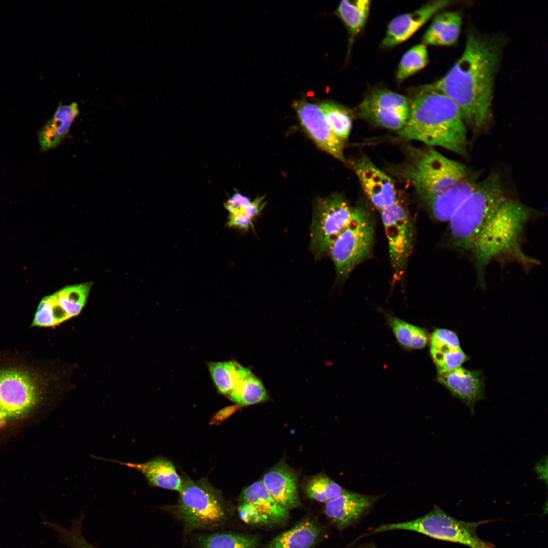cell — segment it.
I'll return each mask as SVG.
<instances>
[{"mask_svg": "<svg viewBox=\"0 0 548 548\" xmlns=\"http://www.w3.org/2000/svg\"><path fill=\"white\" fill-rule=\"evenodd\" d=\"M381 496L361 494L345 490L338 497L326 503L327 517L340 528L357 523Z\"/></svg>", "mask_w": 548, "mask_h": 548, "instance_id": "e0dca14e", "label": "cell"}, {"mask_svg": "<svg viewBox=\"0 0 548 548\" xmlns=\"http://www.w3.org/2000/svg\"><path fill=\"white\" fill-rule=\"evenodd\" d=\"M388 321L398 342L403 347L412 349L415 340L423 328L395 317H390Z\"/></svg>", "mask_w": 548, "mask_h": 548, "instance_id": "e575fe53", "label": "cell"}, {"mask_svg": "<svg viewBox=\"0 0 548 548\" xmlns=\"http://www.w3.org/2000/svg\"><path fill=\"white\" fill-rule=\"evenodd\" d=\"M198 541L202 548H256L258 543L255 536L234 533L204 535Z\"/></svg>", "mask_w": 548, "mask_h": 548, "instance_id": "f1b7e54d", "label": "cell"}, {"mask_svg": "<svg viewBox=\"0 0 548 548\" xmlns=\"http://www.w3.org/2000/svg\"><path fill=\"white\" fill-rule=\"evenodd\" d=\"M355 209L338 194L317 200L311 227V248L314 253L321 255L329 251L350 223Z\"/></svg>", "mask_w": 548, "mask_h": 548, "instance_id": "30bf717a", "label": "cell"}, {"mask_svg": "<svg viewBox=\"0 0 548 548\" xmlns=\"http://www.w3.org/2000/svg\"><path fill=\"white\" fill-rule=\"evenodd\" d=\"M263 197L251 201L239 193H235L224 203L229 215L244 218L253 222L264 206Z\"/></svg>", "mask_w": 548, "mask_h": 548, "instance_id": "d6a6232c", "label": "cell"}, {"mask_svg": "<svg viewBox=\"0 0 548 548\" xmlns=\"http://www.w3.org/2000/svg\"><path fill=\"white\" fill-rule=\"evenodd\" d=\"M239 515L247 522L277 524L289 517V510L280 505L272 497L262 481L246 487L242 494Z\"/></svg>", "mask_w": 548, "mask_h": 548, "instance_id": "5bb4252c", "label": "cell"}, {"mask_svg": "<svg viewBox=\"0 0 548 548\" xmlns=\"http://www.w3.org/2000/svg\"><path fill=\"white\" fill-rule=\"evenodd\" d=\"M26 357L0 355V436L32 418L49 394V374Z\"/></svg>", "mask_w": 548, "mask_h": 548, "instance_id": "3957f363", "label": "cell"}, {"mask_svg": "<svg viewBox=\"0 0 548 548\" xmlns=\"http://www.w3.org/2000/svg\"><path fill=\"white\" fill-rule=\"evenodd\" d=\"M380 212L394 276L400 278L413 247L414 230L412 220L408 210L399 199Z\"/></svg>", "mask_w": 548, "mask_h": 548, "instance_id": "8fae6325", "label": "cell"}, {"mask_svg": "<svg viewBox=\"0 0 548 548\" xmlns=\"http://www.w3.org/2000/svg\"><path fill=\"white\" fill-rule=\"evenodd\" d=\"M297 475L284 462L270 468L262 480L274 499L282 507L290 510L299 506Z\"/></svg>", "mask_w": 548, "mask_h": 548, "instance_id": "ffe728a7", "label": "cell"}, {"mask_svg": "<svg viewBox=\"0 0 548 548\" xmlns=\"http://www.w3.org/2000/svg\"><path fill=\"white\" fill-rule=\"evenodd\" d=\"M437 381L468 406L472 415L475 404L485 398V379L480 370L460 366L438 374Z\"/></svg>", "mask_w": 548, "mask_h": 548, "instance_id": "ac0fdd59", "label": "cell"}, {"mask_svg": "<svg viewBox=\"0 0 548 548\" xmlns=\"http://www.w3.org/2000/svg\"><path fill=\"white\" fill-rule=\"evenodd\" d=\"M321 534L320 528L306 519L275 537L265 548H312Z\"/></svg>", "mask_w": 548, "mask_h": 548, "instance_id": "d4e9b609", "label": "cell"}, {"mask_svg": "<svg viewBox=\"0 0 548 548\" xmlns=\"http://www.w3.org/2000/svg\"><path fill=\"white\" fill-rule=\"evenodd\" d=\"M451 3L448 0L430 2L414 12L395 17L388 25L382 45L392 47L407 40L436 12Z\"/></svg>", "mask_w": 548, "mask_h": 548, "instance_id": "d6986e66", "label": "cell"}, {"mask_svg": "<svg viewBox=\"0 0 548 548\" xmlns=\"http://www.w3.org/2000/svg\"><path fill=\"white\" fill-rule=\"evenodd\" d=\"M353 166L366 195L379 212L398 199L391 178L368 159L360 158Z\"/></svg>", "mask_w": 548, "mask_h": 548, "instance_id": "2e32d148", "label": "cell"}, {"mask_svg": "<svg viewBox=\"0 0 548 548\" xmlns=\"http://www.w3.org/2000/svg\"><path fill=\"white\" fill-rule=\"evenodd\" d=\"M208 368L217 390L225 395L252 374L249 369L235 361L210 362Z\"/></svg>", "mask_w": 548, "mask_h": 548, "instance_id": "484cf974", "label": "cell"}, {"mask_svg": "<svg viewBox=\"0 0 548 548\" xmlns=\"http://www.w3.org/2000/svg\"><path fill=\"white\" fill-rule=\"evenodd\" d=\"M363 548H377V547H375L374 546H367V547H363Z\"/></svg>", "mask_w": 548, "mask_h": 548, "instance_id": "8d00e7d4", "label": "cell"}, {"mask_svg": "<svg viewBox=\"0 0 548 548\" xmlns=\"http://www.w3.org/2000/svg\"><path fill=\"white\" fill-rule=\"evenodd\" d=\"M91 286L89 283L68 286L44 297L38 306L31 326L54 327L78 316L86 304Z\"/></svg>", "mask_w": 548, "mask_h": 548, "instance_id": "7c38bea8", "label": "cell"}, {"mask_svg": "<svg viewBox=\"0 0 548 548\" xmlns=\"http://www.w3.org/2000/svg\"><path fill=\"white\" fill-rule=\"evenodd\" d=\"M112 461L140 471L153 486L178 491L181 488L182 481L174 465L166 459L156 458L143 463Z\"/></svg>", "mask_w": 548, "mask_h": 548, "instance_id": "603a6c76", "label": "cell"}, {"mask_svg": "<svg viewBox=\"0 0 548 548\" xmlns=\"http://www.w3.org/2000/svg\"><path fill=\"white\" fill-rule=\"evenodd\" d=\"M398 134L406 140L467 155V129L461 110L452 98L439 91L423 89L414 97L407 122Z\"/></svg>", "mask_w": 548, "mask_h": 548, "instance_id": "5b68a950", "label": "cell"}, {"mask_svg": "<svg viewBox=\"0 0 548 548\" xmlns=\"http://www.w3.org/2000/svg\"><path fill=\"white\" fill-rule=\"evenodd\" d=\"M499 41L470 32L463 53L449 71L423 89L441 92L460 108L465 121L475 130L491 117L493 87L501 52Z\"/></svg>", "mask_w": 548, "mask_h": 548, "instance_id": "6da1fadb", "label": "cell"}, {"mask_svg": "<svg viewBox=\"0 0 548 548\" xmlns=\"http://www.w3.org/2000/svg\"><path fill=\"white\" fill-rule=\"evenodd\" d=\"M83 516H80L68 527L46 522L57 534L59 539L71 548H95L84 537L82 531Z\"/></svg>", "mask_w": 548, "mask_h": 548, "instance_id": "836d02e7", "label": "cell"}, {"mask_svg": "<svg viewBox=\"0 0 548 548\" xmlns=\"http://www.w3.org/2000/svg\"><path fill=\"white\" fill-rule=\"evenodd\" d=\"M179 492L178 512L187 531L215 527L226 520L221 496L206 483L186 480Z\"/></svg>", "mask_w": 548, "mask_h": 548, "instance_id": "9c48e42d", "label": "cell"}, {"mask_svg": "<svg viewBox=\"0 0 548 548\" xmlns=\"http://www.w3.org/2000/svg\"><path fill=\"white\" fill-rule=\"evenodd\" d=\"M344 490L340 485L322 473L313 476L305 487V494L309 498L325 503L339 496Z\"/></svg>", "mask_w": 548, "mask_h": 548, "instance_id": "4dcf8cb0", "label": "cell"}, {"mask_svg": "<svg viewBox=\"0 0 548 548\" xmlns=\"http://www.w3.org/2000/svg\"><path fill=\"white\" fill-rule=\"evenodd\" d=\"M237 404L249 405L266 401L267 392L260 381L252 374L227 395Z\"/></svg>", "mask_w": 548, "mask_h": 548, "instance_id": "83f0119b", "label": "cell"}, {"mask_svg": "<svg viewBox=\"0 0 548 548\" xmlns=\"http://www.w3.org/2000/svg\"><path fill=\"white\" fill-rule=\"evenodd\" d=\"M373 220L369 212L356 207L347 226L331 246L329 253L338 276L345 278L369 257L374 241Z\"/></svg>", "mask_w": 548, "mask_h": 548, "instance_id": "ba28073f", "label": "cell"}, {"mask_svg": "<svg viewBox=\"0 0 548 548\" xmlns=\"http://www.w3.org/2000/svg\"><path fill=\"white\" fill-rule=\"evenodd\" d=\"M79 114L77 103L59 105L52 118L41 129L39 140L42 150L58 146L68 134L70 127Z\"/></svg>", "mask_w": 548, "mask_h": 548, "instance_id": "7402d4cb", "label": "cell"}, {"mask_svg": "<svg viewBox=\"0 0 548 548\" xmlns=\"http://www.w3.org/2000/svg\"><path fill=\"white\" fill-rule=\"evenodd\" d=\"M535 470L539 478L546 484L547 478V456H545V458L539 460L536 463Z\"/></svg>", "mask_w": 548, "mask_h": 548, "instance_id": "d590c367", "label": "cell"}, {"mask_svg": "<svg viewBox=\"0 0 548 548\" xmlns=\"http://www.w3.org/2000/svg\"><path fill=\"white\" fill-rule=\"evenodd\" d=\"M409 110L410 101L406 97L387 90L374 91L358 107L362 117L378 126L398 131L406 124Z\"/></svg>", "mask_w": 548, "mask_h": 548, "instance_id": "4fadbf2b", "label": "cell"}, {"mask_svg": "<svg viewBox=\"0 0 548 548\" xmlns=\"http://www.w3.org/2000/svg\"><path fill=\"white\" fill-rule=\"evenodd\" d=\"M430 344V353L438 374L460 367L468 359L457 335L452 330L436 329L431 335Z\"/></svg>", "mask_w": 548, "mask_h": 548, "instance_id": "44dd1931", "label": "cell"}, {"mask_svg": "<svg viewBox=\"0 0 548 548\" xmlns=\"http://www.w3.org/2000/svg\"><path fill=\"white\" fill-rule=\"evenodd\" d=\"M490 521L469 522L458 520L435 506L428 513L418 519L402 523L382 525L373 530L371 533L395 530H409L471 548H494L493 543L482 540L476 534V529L480 525Z\"/></svg>", "mask_w": 548, "mask_h": 548, "instance_id": "52a82bcc", "label": "cell"}, {"mask_svg": "<svg viewBox=\"0 0 548 548\" xmlns=\"http://www.w3.org/2000/svg\"><path fill=\"white\" fill-rule=\"evenodd\" d=\"M292 107L302 125L317 146L346 162L344 141L333 132L319 107L304 99L293 101Z\"/></svg>", "mask_w": 548, "mask_h": 548, "instance_id": "9a60e30c", "label": "cell"}, {"mask_svg": "<svg viewBox=\"0 0 548 548\" xmlns=\"http://www.w3.org/2000/svg\"><path fill=\"white\" fill-rule=\"evenodd\" d=\"M395 174L414 189L431 216L448 222L473 190V174L464 164L431 148L413 149Z\"/></svg>", "mask_w": 548, "mask_h": 548, "instance_id": "7a4b0ae2", "label": "cell"}, {"mask_svg": "<svg viewBox=\"0 0 548 548\" xmlns=\"http://www.w3.org/2000/svg\"><path fill=\"white\" fill-rule=\"evenodd\" d=\"M318 106L335 134L344 141L347 140L352 126V116L350 111L332 101H323Z\"/></svg>", "mask_w": 548, "mask_h": 548, "instance_id": "f546056e", "label": "cell"}, {"mask_svg": "<svg viewBox=\"0 0 548 548\" xmlns=\"http://www.w3.org/2000/svg\"><path fill=\"white\" fill-rule=\"evenodd\" d=\"M462 24L460 13L446 11L437 14L422 38L424 45L450 46L458 40Z\"/></svg>", "mask_w": 548, "mask_h": 548, "instance_id": "cb8c5ba5", "label": "cell"}, {"mask_svg": "<svg viewBox=\"0 0 548 548\" xmlns=\"http://www.w3.org/2000/svg\"><path fill=\"white\" fill-rule=\"evenodd\" d=\"M370 2L368 0L355 1H342L337 9L338 16L344 22L349 33V46L350 48L355 38L363 28L370 9Z\"/></svg>", "mask_w": 548, "mask_h": 548, "instance_id": "4316f807", "label": "cell"}, {"mask_svg": "<svg viewBox=\"0 0 548 548\" xmlns=\"http://www.w3.org/2000/svg\"><path fill=\"white\" fill-rule=\"evenodd\" d=\"M536 212L520 201L508 199L497 210L476 238L471 253L479 284L486 285V268L493 261H514L528 271L539 261L523 252L521 244L527 223Z\"/></svg>", "mask_w": 548, "mask_h": 548, "instance_id": "277c9868", "label": "cell"}, {"mask_svg": "<svg viewBox=\"0 0 548 548\" xmlns=\"http://www.w3.org/2000/svg\"><path fill=\"white\" fill-rule=\"evenodd\" d=\"M508 199L497 173L477 182L448 221L449 245L460 251L471 252L483 228Z\"/></svg>", "mask_w": 548, "mask_h": 548, "instance_id": "8992f818", "label": "cell"}, {"mask_svg": "<svg viewBox=\"0 0 548 548\" xmlns=\"http://www.w3.org/2000/svg\"><path fill=\"white\" fill-rule=\"evenodd\" d=\"M428 54L424 44L417 45L407 51L398 65L396 78L402 81L423 68L428 63Z\"/></svg>", "mask_w": 548, "mask_h": 548, "instance_id": "1f68e13d", "label": "cell"}]
</instances>
